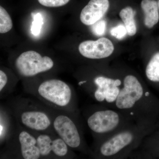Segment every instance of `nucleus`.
I'll list each match as a JSON object with an SVG mask.
<instances>
[{
    "mask_svg": "<svg viewBox=\"0 0 159 159\" xmlns=\"http://www.w3.org/2000/svg\"><path fill=\"white\" fill-rule=\"evenodd\" d=\"M93 143L102 141L135 122L116 109L98 104L91 106L83 114Z\"/></svg>",
    "mask_w": 159,
    "mask_h": 159,
    "instance_id": "obj_5",
    "label": "nucleus"
},
{
    "mask_svg": "<svg viewBox=\"0 0 159 159\" xmlns=\"http://www.w3.org/2000/svg\"><path fill=\"white\" fill-rule=\"evenodd\" d=\"M122 85L114 105L135 122H152L156 101L150 90L133 74L122 77Z\"/></svg>",
    "mask_w": 159,
    "mask_h": 159,
    "instance_id": "obj_2",
    "label": "nucleus"
},
{
    "mask_svg": "<svg viewBox=\"0 0 159 159\" xmlns=\"http://www.w3.org/2000/svg\"><path fill=\"white\" fill-rule=\"evenodd\" d=\"M9 157L24 159H41L37 139L34 134L18 125L6 142Z\"/></svg>",
    "mask_w": 159,
    "mask_h": 159,
    "instance_id": "obj_8",
    "label": "nucleus"
},
{
    "mask_svg": "<svg viewBox=\"0 0 159 159\" xmlns=\"http://www.w3.org/2000/svg\"><path fill=\"white\" fill-rule=\"evenodd\" d=\"M33 134L37 139L41 159H73L77 157L74 151L56 134Z\"/></svg>",
    "mask_w": 159,
    "mask_h": 159,
    "instance_id": "obj_10",
    "label": "nucleus"
},
{
    "mask_svg": "<svg viewBox=\"0 0 159 159\" xmlns=\"http://www.w3.org/2000/svg\"><path fill=\"white\" fill-rule=\"evenodd\" d=\"M153 129L152 122H135L102 141L93 143L89 156L97 159L129 158Z\"/></svg>",
    "mask_w": 159,
    "mask_h": 159,
    "instance_id": "obj_1",
    "label": "nucleus"
},
{
    "mask_svg": "<svg viewBox=\"0 0 159 159\" xmlns=\"http://www.w3.org/2000/svg\"><path fill=\"white\" fill-rule=\"evenodd\" d=\"M12 22L10 15L6 9L0 6V33L9 32L12 28Z\"/></svg>",
    "mask_w": 159,
    "mask_h": 159,
    "instance_id": "obj_17",
    "label": "nucleus"
},
{
    "mask_svg": "<svg viewBox=\"0 0 159 159\" xmlns=\"http://www.w3.org/2000/svg\"><path fill=\"white\" fill-rule=\"evenodd\" d=\"M25 90L51 108L80 116L75 90L66 83L56 79L44 80Z\"/></svg>",
    "mask_w": 159,
    "mask_h": 159,
    "instance_id": "obj_3",
    "label": "nucleus"
},
{
    "mask_svg": "<svg viewBox=\"0 0 159 159\" xmlns=\"http://www.w3.org/2000/svg\"><path fill=\"white\" fill-rule=\"evenodd\" d=\"M141 7L145 14V25L151 29L159 20L158 6L155 0H142Z\"/></svg>",
    "mask_w": 159,
    "mask_h": 159,
    "instance_id": "obj_13",
    "label": "nucleus"
},
{
    "mask_svg": "<svg viewBox=\"0 0 159 159\" xmlns=\"http://www.w3.org/2000/svg\"><path fill=\"white\" fill-rule=\"evenodd\" d=\"M114 51L112 43L105 37L100 38L96 41H85L80 43L79 46L80 54L88 59L107 58L112 54Z\"/></svg>",
    "mask_w": 159,
    "mask_h": 159,
    "instance_id": "obj_11",
    "label": "nucleus"
},
{
    "mask_svg": "<svg viewBox=\"0 0 159 159\" xmlns=\"http://www.w3.org/2000/svg\"><path fill=\"white\" fill-rule=\"evenodd\" d=\"M54 61L48 56L43 57L36 51H29L24 52L16 58L14 65L20 76L31 77L53 68Z\"/></svg>",
    "mask_w": 159,
    "mask_h": 159,
    "instance_id": "obj_9",
    "label": "nucleus"
},
{
    "mask_svg": "<svg viewBox=\"0 0 159 159\" xmlns=\"http://www.w3.org/2000/svg\"><path fill=\"white\" fill-rule=\"evenodd\" d=\"M9 111L1 108V122H0V140L1 143L7 142L13 134L16 126L13 128L11 122L13 115L10 109ZM17 126V125H16Z\"/></svg>",
    "mask_w": 159,
    "mask_h": 159,
    "instance_id": "obj_14",
    "label": "nucleus"
},
{
    "mask_svg": "<svg viewBox=\"0 0 159 159\" xmlns=\"http://www.w3.org/2000/svg\"><path fill=\"white\" fill-rule=\"evenodd\" d=\"M157 144V148H158V149L159 150V136L158 137V138L157 139V142H156V143H153V144H150V145H145V146H140L138 147V148H137L136 150H137V149H143V148H147V147H149V146H151V145H154L155 144Z\"/></svg>",
    "mask_w": 159,
    "mask_h": 159,
    "instance_id": "obj_22",
    "label": "nucleus"
},
{
    "mask_svg": "<svg viewBox=\"0 0 159 159\" xmlns=\"http://www.w3.org/2000/svg\"><path fill=\"white\" fill-rule=\"evenodd\" d=\"M158 8H159V0L158 1Z\"/></svg>",
    "mask_w": 159,
    "mask_h": 159,
    "instance_id": "obj_23",
    "label": "nucleus"
},
{
    "mask_svg": "<svg viewBox=\"0 0 159 159\" xmlns=\"http://www.w3.org/2000/svg\"><path fill=\"white\" fill-rule=\"evenodd\" d=\"M109 6V0H90L81 11L80 21L86 25H92L103 17Z\"/></svg>",
    "mask_w": 159,
    "mask_h": 159,
    "instance_id": "obj_12",
    "label": "nucleus"
},
{
    "mask_svg": "<svg viewBox=\"0 0 159 159\" xmlns=\"http://www.w3.org/2000/svg\"><path fill=\"white\" fill-rule=\"evenodd\" d=\"M9 109L18 125L33 133L56 134L50 108L29 98L11 101Z\"/></svg>",
    "mask_w": 159,
    "mask_h": 159,
    "instance_id": "obj_4",
    "label": "nucleus"
},
{
    "mask_svg": "<svg viewBox=\"0 0 159 159\" xmlns=\"http://www.w3.org/2000/svg\"><path fill=\"white\" fill-rule=\"evenodd\" d=\"M43 20L41 14L37 13L33 16V21L31 27L32 34L34 36H37L40 33Z\"/></svg>",
    "mask_w": 159,
    "mask_h": 159,
    "instance_id": "obj_18",
    "label": "nucleus"
},
{
    "mask_svg": "<svg viewBox=\"0 0 159 159\" xmlns=\"http://www.w3.org/2000/svg\"><path fill=\"white\" fill-rule=\"evenodd\" d=\"M127 32L125 26L120 25L111 29V34L117 39L121 40L124 38L127 34Z\"/></svg>",
    "mask_w": 159,
    "mask_h": 159,
    "instance_id": "obj_20",
    "label": "nucleus"
},
{
    "mask_svg": "<svg viewBox=\"0 0 159 159\" xmlns=\"http://www.w3.org/2000/svg\"><path fill=\"white\" fill-rule=\"evenodd\" d=\"M49 108L52 115L53 128L56 134L72 150L90 155L91 148L86 142L80 116Z\"/></svg>",
    "mask_w": 159,
    "mask_h": 159,
    "instance_id": "obj_6",
    "label": "nucleus"
},
{
    "mask_svg": "<svg viewBox=\"0 0 159 159\" xmlns=\"http://www.w3.org/2000/svg\"><path fill=\"white\" fill-rule=\"evenodd\" d=\"M134 15L135 11L129 6L122 9L119 13V16L125 25L127 34L130 36H134L137 32Z\"/></svg>",
    "mask_w": 159,
    "mask_h": 159,
    "instance_id": "obj_15",
    "label": "nucleus"
},
{
    "mask_svg": "<svg viewBox=\"0 0 159 159\" xmlns=\"http://www.w3.org/2000/svg\"><path fill=\"white\" fill-rule=\"evenodd\" d=\"M112 75H97L92 80L83 79L78 85L99 104L114 108L122 87V78Z\"/></svg>",
    "mask_w": 159,
    "mask_h": 159,
    "instance_id": "obj_7",
    "label": "nucleus"
},
{
    "mask_svg": "<svg viewBox=\"0 0 159 159\" xmlns=\"http://www.w3.org/2000/svg\"><path fill=\"white\" fill-rule=\"evenodd\" d=\"M41 5L48 7H58L65 6L70 0H38Z\"/></svg>",
    "mask_w": 159,
    "mask_h": 159,
    "instance_id": "obj_21",
    "label": "nucleus"
},
{
    "mask_svg": "<svg viewBox=\"0 0 159 159\" xmlns=\"http://www.w3.org/2000/svg\"><path fill=\"white\" fill-rule=\"evenodd\" d=\"M92 25V31L95 35L100 36L105 34L107 22L104 20H99Z\"/></svg>",
    "mask_w": 159,
    "mask_h": 159,
    "instance_id": "obj_19",
    "label": "nucleus"
},
{
    "mask_svg": "<svg viewBox=\"0 0 159 159\" xmlns=\"http://www.w3.org/2000/svg\"><path fill=\"white\" fill-rule=\"evenodd\" d=\"M145 73L150 82L159 83V52L154 54L147 63Z\"/></svg>",
    "mask_w": 159,
    "mask_h": 159,
    "instance_id": "obj_16",
    "label": "nucleus"
}]
</instances>
